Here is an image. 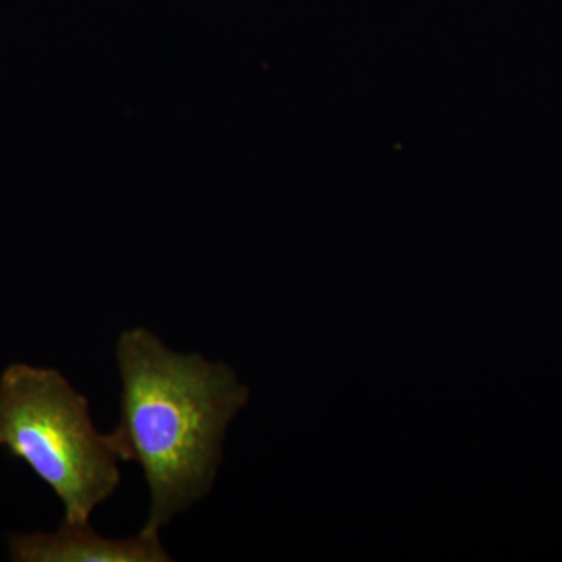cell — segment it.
Listing matches in <instances>:
<instances>
[{"mask_svg": "<svg viewBox=\"0 0 562 562\" xmlns=\"http://www.w3.org/2000/svg\"><path fill=\"white\" fill-rule=\"evenodd\" d=\"M116 357L121 417L113 435L122 461L139 464L149 487L140 532L160 535L213 490L225 432L249 391L228 366L176 353L146 328L122 331Z\"/></svg>", "mask_w": 562, "mask_h": 562, "instance_id": "obj_1", "label": "cell"}, {"mask_svg": "<svg viewBox=\"0 0 562 562\" xmlns=\"http://www.w3.org/2000/svg\"><path fill=\"white\" fill-rule=\"evenodd\" d=\"M0 447L55 492L68 522H90L121 483L116 438L95 430L90 402L55 369L16 362L2 372Z\"/></svg>", "mask_w": 562, "mask_h": 562, "instance_id": "obj_2", "label": "cell"}, {"mask_svg": "<svg viewBox=\"0 0 562 562\" xmlns=\"http://www.w3.org/2000/svg\"><path fill=\"white\" fill-rule=\"evenodd\" d=\"M11 561L16 562H168L172 561L160 535L110 539L90 522H68L52 532L14 535L9 541Z\"/></svg>", "mask_w": 562, "mask_h": 562, "instance_id": "obj_3", "label": "cell"}]
</instances>
